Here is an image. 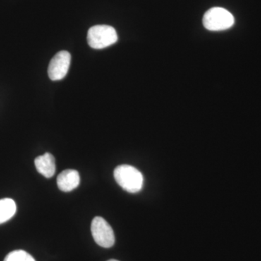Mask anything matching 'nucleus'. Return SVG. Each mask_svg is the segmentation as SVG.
Here are the masks:
<instances>
[{
	"label": "nucleus",
	"instance_id": "obj_1",
	"mask_svg": "<svg viewBox=\"0 0 261 261\" xmlns=\"http://www.w3.org/2000/svg\"><path fill=\"white\" fill-rule=\"evenodd\" d=\"M114 178L121 188L130 193H137L143 187L142 173L129 165H121L116 167L114 170Z\"/></svg>",
	"mask_w": 261,
	"mask_h": 261
},
{
	"label": "nucleus",
	"instance_id": "obj_2",
	"mask_svg": "<svg viewBox=\"0 0 261 261\" xmlns=\"http://www.w3.org/2000/svg\"><path fill=\"white\" fill-rule=\"evenodd\" d=\"M117 41L118 34L116 29L111 25H97L89 29L87 42L93 49H104L113 45Z\"/></svg>",
	"mask_w": 261,
	"mask_h": 261
},
{
	"label": "nucleus",
	"instance_id": "obj_3",
	"mask_svg": "<svg viewBox=\"0 0 261 261\" xmlns=\"http://www.w3.org/2000/svg\"><path fill=\"white\" fill-rule=\"evenodd\" d=\"M202 23L207 30L219 32L231 28L234 24V18L224 8H213L206 12Z\"/></svg>",
	"mask_w": 261,
	"mask_h": 261
},
{
	"label": "nucleus",
	"instance_id": "obj_4",
	"mask_svg": "<svg viewBox=\"0 0 261 261\" xmlns=\"http://www.w3.org/2000/svg\"><path fill=\"white\" fill-rule=\"evenodd\" d=\"M94 241L100 247L110 248L115 244V234L112 227L103 218H94L91 226Z\"/></svg>",
	"mask_w": 261,
	"mask_h": 261
},
{
	"label": "nucleus",
	"instance_id": "obj_5",
	"mask_svg": "<svg viewBox=\"0 0 261 261\" xmlns=\"http://www.w3.org/2000/svg\"><path fill=\"white\" fill-rule=\"evenodd\" d=\"M71 56L68 51H61L53 57L48 67V75L51 81H60L68 73Z\"/></svg>",
	"mask_w": 261,
	"mask_h": 261
},
{
	"label": "nucleus",
	"instance_id": "obj_6",
	"mask_svg": "<svg viewBox=\"0 0 261 261\" xmlns=\"http://www.w3.org/2000/svg\"><path fill=\"white\" fill-rule=\"evenodd\" d=\"M57 184H58V188L61 191L71 192L80 185V173L73 169L65 170L58 176Z\"/></svg>",
	"mask_w": 261,
	"mask_h": 261
},
{
	"label": "nucleus",
	"instance_id": "obj_7",
	"mask_svg": "<svg viewBox=\"0 0 261 261\" xmlns=\"http://www.w3.org/2000/svg\"><path fill=\"white\" fill-rule=\"evenodd\" d=\"M35 166L38 172L43 175L44 177H53L56 173V160L54 156L49 152L38 156L35 159Z\"/></svg>",
	"mask_w": 261,
	"mask_h": 261
},
{
	"label": "nucleus",
	"instance_id": "obj_8",
	"mask_svg": "<svg viewBox=\"0 0 261 261\" xmlns=\"http://www.w3.org/2000/svg\"><path fill=\"white\" fill-rule=\"evenodd\" d=\"M17 211L15 201L10 198L0 200V224H4L14 216Z\"/></svg>",
	"mask_w": 261,
	"mask_h": 261
},
{
	"label": "nucleus",
	"instance_id": "obj_9",
	"mask_svg": "<svg viewBox=\"0 0 261 261\" xmlns=\"http://www.w3.org/2000/svg\"><path fill=\"white\" fill-rule=\"evenodd\" d=\"M4 261H36L28 253V252L24 251V250H14V251L10 252L6 257H5Z\"/></svg>",
	"mask_w": 261,
	"mask_h": 261
},
{
	"label": "nucleus",
	"instance_id": "obj_10",
	"mask_svg": "<svg viewBox=\"0 0 261 261\" xmlns=\"http://www.w3.org/2000/svg\"><path fill=\"white\" fill-rule=\"evenodd\" d=\"M108 261H119V260H114V259H111V260H109Z\"/></svg>",
	"mask_w": 261,
	"mask_h": 261
}]
</instances>
